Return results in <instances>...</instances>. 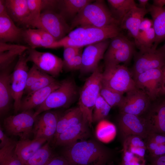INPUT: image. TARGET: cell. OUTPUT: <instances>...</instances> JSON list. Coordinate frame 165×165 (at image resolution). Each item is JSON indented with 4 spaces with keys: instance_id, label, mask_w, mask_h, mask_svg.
I'll return each mask as SVG.
<instances>
[{
    "instance_id": "cell-10",
    "label": "cell",
    "mask_w": 165,
    "mask_h": 165,
    "mask_svg": "<svg viewBox=\"0 0 165 165\" xmlns=\"http://www.w3.org/2000/svg\"><path fill=\"white\" fill-rule=\"evenodd\" d=\"M137 88L143 91L152 101L161 96L163 79L162 69H152L144 72L134 78Z\"/></svg>"
},
{
    "instance_id": "cell-59",
    "label": "cell",
    "mask_w": 165,
    "mask_h": 165,
    "mask_svg": "<svg viewBox=\"0 0 165 165\" xmlns=\"http://www.w3.org/2000/svg\"><path fill=\"white\" fill-rule=\"evenodd\" d=\"M151 165V164H144V165Z\"/></svg>"
},
{
    "instance_id": "cell-24",
    "label": "cell",
    "mask_w": 165,
    "mask_h": 165,
    "mask_svg": "<svg viewBox=\"0 0 165 165\" xmlns=\"http://www.w3.org/2000/svg\"><path fill=\"white\" fill-rule=\"evenodd\" d=\"M47 139L44 138L20 139L16 142L15 152L18 157L25 165L27 161L43 146Z\"/></svg>"
},
{
    "instance_id": "cell-17",
    "label": "cell",
    "mask_w": 165,
    "mask_h": 165,
    "mask_svg": "<svg viewBox=\"0 0 165 165\" xmlns=\"http://www.w3.org/2000/svg\"><path fill=\"white\" fill-rule=\"evenodd\" d=\"M152 102L143 117L150 134H165V95Z\"/></svg>"
},
{
    "instance_id": "cell-25",
    "label": "cell",
    "mask_w": 165,
    "mask_h": 165,
    "mask_svg": "<svg viewBox=\"0 0 165 165\" xmlns=\"http://www.w3.org/2000/svg\"><path fill=\"white\" fill-rule=\"evenodd\" d=\"M23 30L17 27L8 14L0 15V41L13 42L22 38Z\"/></svg>"
},
{
    "instance_id": "cell-56",
    "label": "cell",
    "mask_w": 165,
    "mask_h": 165,
    "mask_svg": "<svg viewBox=\"0 0 165 165\" xmlns=\"http://www.w3.org/2000/svg\"><path fill=\"white\" fill-rule=\"evenodd\" d=\"M163 72V79L162 86V95H165V66L162 68Z\"/></svg>"
},
{
    "instance_id": "cell-21",
    "label": "cell",
    "mask_w": 165,
    "mask_h": 165,
    "mask_svg": "<svg viewBox=\"0 0 165 165\" xmlns=\"http://www.w3.org/2000/svg\"><path fill=\"white\" fill-rule=\"evenodd\" d=\"M5 3L8 14L13 21L29 26L30 16L27 0H6Z\"/></svg>"
},
{
    "instance_id": "cell-51",
    "label": "cell",
    "mask_w": 165,
    "mask_h": 165,
    "mask_svg": "<svg viewBox=\"0 0 165 165\" xmlns=\"http://www.w3.org/2000/svg\"><path fill=\"white\" fill-rule=\"evenodd\" d=\"M0 148L3 147L11 140L4 134L1 127L0 128Z\"/></svg>"
},
{
    "instance_id": "cell-19",
    "label": "cell",
    "mask_w": 165,
    "mask_h": 165,
    "mask_svg": "<svg viewBox=\"0 0 165 165\" xmlns=\"http://www.w3.org/2000/svg\"><path fill=\"white\" fill-rule=\"evenodd\" d=\"M0 70V114L1 116L9 110L11 102L13 99L11 86V73L12 65Z\"/></svg>"
},
{
    "instance_id": "cell-3",
    "label": "cell",
    "mask_w": 165,
    "mask_h": 165,
    "mask_svg": "<svg viewBox=\"0 0 165 165\" xmlns=\"http://www.w3.org/2000/svg\"><path fill=\"white\" fill-rule=\"evenodd\" d=\"M102 73L98 67L86 79L79 94L78 106L82 112L84 120L90 126L93 122L94 106L100 95L102 85Z\"/></svg>"
},
{
    "instance_id": "cell-54",
    "label": "cell",
    "mask_w": 165,
    "mask_h": 165,
    "mask_svg": "<svg viewBox=\"0 0 165 165\" xmlns=\"http://www.w3.org/2000/svg\"><path fill=\"white\" fill-rule=\"evenodd\" d=\"M138 4L137 7L140 8L147 9L146 7L148 5V0H138Z\"/></svg>"
},
{
    "instance_id": "cell-47",
    "label": "cell",
    "mask_w": 165,
    "mask_h": 165,
    "mask_svg": "<svg viewBox=\"0 0 165 165\" xmlns=\"http://www.w3.org/2000/svg\"><path fill=\"white\" fill-rule=\"evenodd\" d=\"M59 0H43L42 2V12L45 10H53L57 8Z\"/></svg>"
},
{
    "instance_id": "cell-50",
    "label": "cell",
    "mask_w": 165,
    "mask_h": 165,
    "mask_svg": "<svg viewBox=\"0 0 165 165\" xmlns=\"http://www.w3.org/2000/svg\"><path fill=\"white\" fill-rule=\"evenodd\" d=\"M20 46V45L0 42V53L16 49Z\"/></svg>"
},
{
    "instance_id": "cell-2",
    "label": "cell",
    "mask_w": 165,
    "mask_h": 165,
    "mask_svg": "<svg viewBox=\"0 0 165 165\" xmlns=\"http://www.w3.org/2000/svg\"><path fill=\"white\" fill-rule=\"evenodd\" d=\"M112 24L120 25L104 0H97L86 5L71 21V31L75 28L102 27Z\"/></svg>"
},
{
    "instance_id": "cell-27",
    "label": "cell",
    "mask_w": 165,
    "mask_h": 165,
    "mask_svg": "<svg viewBox=\"0 0 165 165\" xmlns=\"http://www.w3.org/2000/svg\"><path fill=\"white\" fill-rule=\"evenodd\" d=\"M84 121L85 120L83 114L79 106L68 110L60 115L54 138L68 128Z\"/></svg>"
},
{
    "instance_id": "cell-7",
    "label": "cell",
    "mask_w": 165,
    "mask_h": 165,
    "mask_svg": "<svg viewBox=\"0 0 165 165\" xmlns=\"http://www.w3.org/2000/svg\"><path fill=\"white\" fill-rule=\"evenodd\" d=\"M31 26L46 31L58 41L71 31L70 26L63 17L55 10L42 12L39 19Z\"/></svg>"
},
{
    "instance_id": "cell-41",
    "label": "cell",
    "mask_w": 165,
    "mask_h": 165,
    "mask_svg": "<svg viewBox=\"0 0 165 165\" xmlns=\"http://www.w3.org/2000/svg\"><path fill=\"white\" fill-rule=\"evenodd\" d=\"M144 159L129 152L123 150L120 165H143L145 164Z\"/></svg>"
},
{
    "instance_id": "cell-48",
    "label": "cell",
    "mask_w": 165,
    "mask_h": 165,
    "mask_svg": "<svg viewBox=\"0 0 165 165\" xmlns=\"http://www.w3.org/2000/svg\"><path fill=\"white\" fill-rule=\"evenodd\" d=\"M46 165H71L62 156H52Z\"/></svg>"
},
{
    "instance_id": "cell-43",
    "label": "cell",
    "mask_w": 165,
    "mask_h": 165,
    "mask_svg": "<svg viewBox=\"0 0 165 165\" xmlns=\"http://www.w3.org/2000/svg\"><path fill=\"white\" fill-rule=\"evenodd\" d=\"M43 72L33 64L28 72L26 87L25 90L36 82L41 76ZM24 90V91H25Z\"/></svg>"
},
{
    "instance_id": "cell-30",
    "label": "cell",
    "mask_w": 165,
    "mask_h": 165,
    "mask_svg": "<svg viewBox=\"0 0 165 165\" xmlns=\"http://www.w3.org/2000/svg\"><path fill=\"white\" fill-rule=\"evenodd\" d=\"M16 142L11 140L0 149V165H24L15 152Z\"/></svg>"
},
{
    "instance_id": "cell-52",
    "label": "cell",
    "mask_w": 165,
    "mask_h": 165,
    "mask_svg": "<svg viewBox=\"0 0 165 165\" xmlns=\"http://www.w3.org/2000/svg\"><path fill=\"white\" fill-rule=\"evenodd\" d=\"M150 159L151 165H165V155Z\"/></svg>"
},
{
    "instance_id": "cell-57",
    "label": "cell",
    "mask_w": 165,
    "mask_h": 165,
    "mask_svg": "<svg viewBox=\"0 0 165 165\" xmlns=\"http://www.w3.org/2000/svg\"><path fill=\"white\" fill-rule=\"evenodd\" d=\"M156 50L165 57V43L163 46L156 49Z\"/></svg>"
},
{
    "instance_id": "cell-20",
    "label": "cell",
    "mask_w": 165,
    "mask_h": 165,
    "mask_svg": "<svg viewBox=\"0 0 165 165\" xmlns=\"http://www.w3.org/2000/svg\"><path fill=\"white\" fill-rule=\"evenodd\" d=\"M61 82L56 80L48 86L27 95L22 99L20 111L32 110L42 104L50 94L58 88Z\"/></svg>"
},
{
    "instance_id": "cell-18",
    "label": "cell",
    "mask_w": 165,
    "mask_h": 165,
    "mask_svg": "<svg viewBox=\"0 0 165 165\" xmlns=\"http://www.w3.org/2000/svg\"><path fill=\"white\" fill-rule=\"evenodd\" d=\"M90 126L84 121L68 128L53 138L54 145L66 146L78 141L86 139L90 134Z\"/></svg>"
},
{
    "instance_id": "cell-1",
    "label": "cell",
    "mask_w": 165,
    "mask_h": 165,
    "mask_svg": "<svg viewBox=\"0 0 165 165\" xmlns=\"http://www.w3.org/2000/svg\"><path fill=\"white\" fill-rule=\"evenodd\" d=\"M63 156L71 165H105L111 153L95 140L84 139L65 146Z\"/></svg>"
},
{
    "instance_id": "cell-53",
    "label": "cell",
    "mask_w": 165,
    "mask_h": 165,
    "mask_svg": "<svg viewBox=\"0 0 165 165\" xmlns=\"http://www.w3.org/2000/svg\"><path fill=\"white\" fill-rule=\"evenodd\" d=\"M8 14L5 3V1L0 0V15Z\"/></svg>"
},
{
    "instance_id": "cell-15",
    "label": "cell",
    "mask_w": 165,
    "mask_h": 165,
    "mask_svg": "<svg viewBox=\"0 0 165 165\" xmlns=\"http://www.w3.org/2000/svg\"><path fill=\"white\" fill-rule=\"evenodd\" d=\"M60 115L57 112L48 110L37 116L32 130L33 139L44 138L49 142L53 139Z\"/></svg>"
},
{
    "instance_id": "cell-42",
    "label": "cell",
    "mask_w": 165,
    "mask_h": 165,
    "mask_svg": "<svg viewBox=\"0 0 165 165\" xmlns=\"http://www.w3.org/2000/svg\"><path fill=\"white\" fill-rule=\"evenodd\" d=\"M82 54L80 53L69 60L63 62V69L67 71L80 70L82 64Z\"/></svg>"
},
{
    "instance_id": "cell-58",
    "label": "cell",
    "mask_w": 165,
    "mask_h": 165,
    "mask_svg": "<svg viewBox=\"0 0 165 165\" xmlns=\"http://www.w3.org/2000/svg\"><path fill=\"white\" fill-rule=\"evenodd\" d=\"M108 165H113V164H112V163H109V164H108Z\"/></svg>"
},
{
    "instance_id": "cell-4",
    "label": "cell",
    "mask_w": 165,
    "mask_h": 165,
    "mask_svg": "<svg viewBox=\"0 0 165 165\" xmlns=\"http://www.w3.org/2000/svg\"><path fill=\"white\" fill-rule=\"evenodd\" d=\"M77 94V87L73 80L69 78L62 81L59 87L38 106L34 112V117L36 118L41 113L52 109L68 108L74 101Z\"/></svg>"
},
{
    "instance_id": "cell-22",
    "label": "cell",
    "mask_w": 165,
    "mask_h": 165,
    "mask_svg": "<svg viewBox=\"0 0 165 165\" xmlns=\"http://www.w3.org/2000/svg\"><path fill=\"white\" fill-rule=\"evenodd\" d=\"M148 13L147 9L136 7L131 10L124 17L120 24L121 29L127 30L135 40L140 32V23Z\"/></svg>"
},
{
    "instance_id": "cell-55",
    "label": "cell",
    "mask_w": 165,
    "mask_h": 165,
    "mask_svg": "<svg viewBox=\"0 0 165 165\" xmlns=\"http://www.w3.org/2000/svg\"><path fill=\"white\" fill-rule=\"evenodd\" d=\"M152 5L157 7H163L165 5V0H154Z\"/></svg>"
},
{
    "instance_id": "cell-31",
    "label": "cell",
    "mask_w": 165,
    "mask_h": 165,
    "mask_svg": "<svg viewBox=\"0 0 165 165\" xmlns=\"http://www.w3.org/2000/svg\"><path fill=\"white\" fill-rule=\"evenodd\" d=\"M116 132L114 125L104 119L98 122L96 134L97 138L100 141L105 142L112 140L115 136Z\"/></svg>"
},
{
    "instance_id": "cell-9",
    "label": "cell",
    "mask_w": 165,
    "mask_h": 165,
    "mask_svg": "<svg viewBox=\"0 0 165 165\" xmlns=\"http://www.w3.org/2000/svg\"><path fill=\"white\" fill-rule=\"evenodd\" d=\"M32 110L10 116L3 121V126L9 134L19 137L20 139L29 138L32 130L35 118Z\"/></svg>"
},
{
    "instance_id": "cell-26",
    "label": "cell",
    "mask_w": 165,
    "mask_h": 165,
    "mask_svg": "<svg viewBox=\"0 0 165 165\" xmlns=\"http://www.w3.org/2000/svg\"><path fill=\"white\" fill-rule=\"evenodd\" d=\"M135 46L134 42L129 40L120 48L111 53L105 54V65L129 63L136 51Z\"/></svg>"
},
{
    "instance_id": "cell-33",
    "label": "cell",
    "mask_w": 165,
    "mask_h": 165,
    "mask_svg": "<svg viewBox=\"0 0 165 165\" xmlns=\"http://www.w3.org/2000/svg\"><path fill=\"white\" fill-rule=\"evenodd\" d=\"M155 33L153 27L148 30L140 31L134 40L135 46L140 50L152 49L155 39Z\"/></svg>"
},
{
    "instance_id": "cell-28",
    "label": "cell",
    "mask_w": 165,
    "mask_h": 165,
    "mask_svg": "<svg viewBox=\"0 0 165 165\" xmlns=\"http://www.w3.org/2000/svg\"><path fill=\"white\" fill-rule=\"evenodd\" d=\"M91 0H59L57 8L59 13L67 21H72L80 11L87 5L93 2Z\"/></svg>"
},
{
    "instance_id": "cell-16",
    "label": "cell",
    "mask_w": 165,
    "mask_h": 165,
    "mask_svg": "<svg viewBox=\"0 0 165 165\" xmlns=\"http://www.w3.org/2000/svg\"><path fill=\"white\" fill-rule=\"evenodd\" d=\"M110 42L108 39L87 46L82 54V64L80 70L82 73H92L98 68Z\"/></svg>"
},
{
    "instance_id": "cell-37",
    "label": "cell",
    "mask_w": 165,
    "mask_h": 165,
    "mask_svg": "<svg viewBox=\"0 0 165 165\" xmlns=\"http://www.w3.org/2000/svg\"><path fill=\"white\" fill-rule=\"evenodd\" d=\"M22 38L31 47V48L35 49L41 47V38L37 29L23 30Z\"/></svg>"
},
{
    "instance_id": "cell-35",
    "label": "cell",
    "mask_w": 165,
    "mask_h": 165,
    "mask_svg": "<svg viewBox=\"0 0 165 165\" xmlns=\"http://www.w3.org/2000/svg\"><path fill=\"white\" fill-rule=\"evenodd\" d=\"M111 107L100 95L95 103L92 115L93 122L104 119L108 115Z\"/></svg>"
},
{
    "instance_id": "cell-23",
    "label": "cell",
    "mask_w": 165,
    "mask_h": 165,
    "mask_svg": "<svg viewBox=\"0 0 165 165\" xmlns=\"http://www.w3.org/2000/svg\"><path fill=\"white\" fill-rule=\"evenodd\" d=\"M147 9L153 21L156 37L152 49L155 50L158 44L165 40V9L151 5L148 6Z\"/></svg>"
},
{
    "instance_id": "cell-60",
    "label": "cell",
    "mask_w": 165,
    "mask_h": 165,
    "mask_svg": "<svg viewBox=\"0 0 165 165\" xmlns=\"http://www.w3.org/2000/svg\"><path fill=\"white\" fill-rule=\"evenodd\" d=\"M164 9H165V8Z\"/></svg>"
},
{
    "instance_id": "cell-46",
    "label": "cell",
    "mask_w": 165,
    "mask_h": 165,
    "mask_svg": "<svg viewBox=\"0 0 165 165\" xmlns=\"http://www.w3.org/2000/svg\"><path fill=\"white\" fill-rule=\"evenodd\" d=\"M145 140L152 141L159 145H165V134L152 133Z\"/></svg>"
},
{
    "instance_id": "cell-38",
    "label": "cell",
    "mask_w": 165,
    "mask_h": 165,
    "mask_svg": "<svg viewBox=\"0 0 165 165\" xmlns=\"http://www.w3.org/2000/svg\"><path fill=\"white\" fill-rule=\"evenodd\" d=\"M56 80L52 76L43 72L41 76L38 80L28 89L25 90L24 94L27 95L30 94L48 86Z\"/></svg>"
},
{
    "instance_id": "cell-40",
    "label": "cell",
    "mask_w": 165,
    "mask_h": 165,
    "mask_svg": "<svg viewBox=\"0 0 165 165\" xmlns=\"http://www.w3.org/2000/svg\"><path fill=\"white\" fill-rule=\"evenodd\" d=\"M129 40L126 36L121 33L111 38L108 47L105 54H109L119 49Z\"/></svg>"
},
{
    "instance_id": "cell-14",
    "label": "cell",
    "mask_w": 165,
    "mask_h": 165,
    "mask_svg": "<svg viewBox=\"0 0 165 165\" xmlns=\"http://www.w3.org/2000/svg\"><path fill=\"white\" fill-rule=\"evenodd\" d=\"M152 102L147 94L136 88L126 93L124 101L119 107L120 113L142 116L147 112Z\"/></svg>"
},
{
    "instance_id": "cell-34",
    "label": "cell",
    "mask_w": 165,
    "mask_h": 165,
    "mask_svg": "<svg viewBox=\"0 0 165 165\" xmlns=\"http://www.w3.org/2000/svg\"><path fill=\"white\" fill-rule=\"evenodd\" d=\"M100 95L112 107H119L123 103L125 97L123 94L111 89L102 84Z\"/></svg>"
},
{
    "instance_id": "cell-6",
    "label": "cell",
    "mask_w": 165,
    "mask_h": 165,
    "mask_svg": "<svg viewBox=\"0 0 165 165\" xmlns=\"http://www.w3.org/2000/svg\"><path fill=\"white\" fill-rule=\"evenodd\" d=\"M105 66L102 75L103 85L123 94L137 88L130 71L125 65Z\"/></svg>"
},
{
    "instance_id": "cell-45",
    "label": "cell",
    "mask_w": 165,
    "mask_h": 165,
    "mask_svg": "<svg viewBox=\"0 0 165 165\" xmlns=\"http://www.w3.org/2000/svg\"><path fill=\"white\" fill-rule=\"evenodd\" d=\"M81 49L80 47L73 46L64 47L63 62L67 61L80 53Z\"/></svg>"
},
{
    "instance_id": "cell-11",
    "label": "cell",
    "mask_w": 165,
    "mask_h": 165,
    "mask_svg": "<svg viewBox=\"0 0 165 165\" xmlns=\"http://www.w3.org/2000/svg\"><path fill=\"white\" fill-rule=\"evenodd\" d=\"M27 58L28 61L33 62L41 71L54 78L58 76L63 69V60L50 52L29 48Z\"/></svg>"
},
{
    "instance_id": "cell-44",
    "label": "cell",
    "mask_w": 165,
    "mask_h": 165,
    "mask_svg": "<svg viewBox=\"0 0 165 165\" xmlns=\"http://www.w3.org/2000/svg\"><path fill=\"white\" fill-rule=\"evenodd\" d=\"M41 38V47L48 48L56 41L54 38L50 34L41 29H37Z\"/></svg>"
},
{
    "instance_id": "cell-8",
    "label": "cell",
    "mask_w": 165,
    "mask_h": 165,
    "mask_svg": "<svg viewBox=\"0 0 165 165\" xmlns=\"http://www.w3.org/2000/svg\"><path fill=\"white\" fill-rule=\"evenodd\" d=\"M28 62L27 56L25 53L20 55L11 74V86L15 113L20 111L22 96L26 87L29 70Z\"/></svg>"
},
{
    "instance_id": "cell-36",
    "label": "cell",
    "mask_w": 165,
    "mask_h": 165,
    "mask_svg": "<svg viewBox=\"0 0 165 165\" xmlns=\"http://www.w3.org/2000/svg\"><path fill=\"white\" fill-rule=\"evenodd\" d=\"M29 48L25 46H21L16 49L0 53V69L5 68L12 64L14 60L26 50Z\"/></svg>"
},
{
    "instance_id": "cell-32",
    "label": "cell",
    "mask_w": 165,
    "mask_h": 165,
    "mask_svg": "<svg viewBox=\"0 0 165 165\" xmlns=\"http://www.w3.org/2000/svg\"><path fill=\"white\" fill-rule=\"evenodd\" d=\"M47 141L26 162L25 165H46L53 156Z\"/></svg>"
},
{
    "instance_id": "cell-12",
    "label": "cell",
    "mask_w": 165,
    "mask_h": 165,
    "mask_svg": "<svg viewBox=\"0 0 165 165\" xmlns=\"http://www.w3.org/2000/svg\"><path fill=\"white\" fill-rule=\"evenodd\" d=\"M134 56V63L130 70L133 78L146 71L162 69L165 66V57L156 50L151 49L136 51Z\"/></svg>"
},
{
    "instance_id": "cell-29",
    "label": "cell",
    "mask_w": 165,
    "mask_h": 165,
    "mask_svg": "<svg viewBox=\"0 0 165 165\" xmlns=\"http://www.w3.org/2000/svg\"><path fill=\"white\" fill-rule=\"evenodd\" d=\"M110 10L114 18L120 23L132 9L137 6L134 0H108Z\"/></svg>"
},
{
    "instance_id": "cell-5",
    "label": "cell",
    "mask_w": 165,
    "mask_h": 165,
    "mask_svg": "<svg viewBox=\"0 0 165 165\" xmlns=\"http://www.w3.org/2000/svg\"><path fill=\"white\" fill-rule=\"evenodd\" d=\"M119 25L112 24L102 27L92 26L77 28L67 36L76 40L82 48L104 40L111 38L120 33Z\"/></svg>"
},
{
    "instance_id": "cell-39",
    "label": "cell",
    "mask_w": 165,
    "mask_h": 165,
    "mask_svg": "<svg viewBox=\"0 0 165 165\" xmlns=\"http://www.w3.org/2000/svg\"><path fill=\"white\" fill-rule=\"evenodd\" d=\"M30 16L29 26H31L39 18L42 13L41 0H27Z\"/></svg>"
},
{
    "instance_id": "cell-13",
    "label": "cell",
    "mask_w": 165,
    "mask_h": 165,
    "mask_svg": "<svg viewBox=\"0 0 165 165\" xmlns=\"http://www.w3.org/2000/svg\"><path fill=\"white\" fill-rule=\"evenodd\" d=\"M117 123L124 140L130 136H138L146 139L150 134L145 120L142 116L120 113Z\"/></svg>"
},
{
    "instance_id": "cell-49",
    "label": "cell",
    "mask_w": 165,
    "mask_h": 165,
    "mask_svg": "<svg viewBox=\"0 0 165 165\" xmlns=\"http://www.w3.org/2000/svg\"><path fill=\"white\" fill-rule=\"evenodd\" d=\"M152 20L147 18H144L141 21L139 27L140 31H146L153 27Z\"/></svg>"
}]
</instances>
